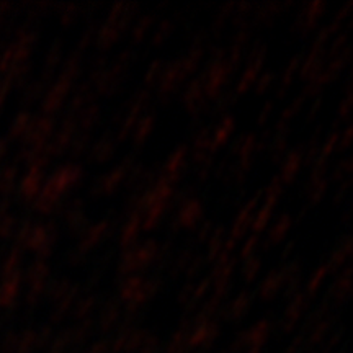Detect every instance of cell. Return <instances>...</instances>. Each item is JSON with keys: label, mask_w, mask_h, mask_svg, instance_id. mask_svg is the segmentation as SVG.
Masks as SVG:
<instances>
[]
</instances>
